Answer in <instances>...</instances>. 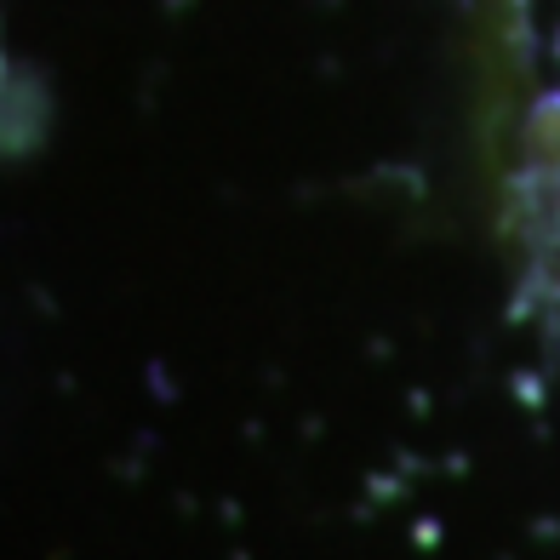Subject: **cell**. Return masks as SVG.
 <instances>
[{
	"label": "cell",
	"instance_id": "obj_1",
	"mask_svg": "<svg viewBox=\"0 0 560 560\" xmlns=\"http://www.w3.org/2000/svg\"><path fill=\"white\" fill-rule=\"evenodd\" d=\"M515 246H521V292L544 343L560 361V52L555 74L538 92L515 155Z\"/></svg>",
	"mask_w": 560,
	"mask_h": 560
}]
</instances>
